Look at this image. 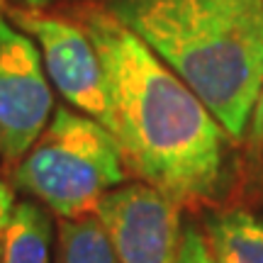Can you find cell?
<instances>
[{"label": "cell", "instance_id": "1", "mask_svg": "<svg viewBox=\"0 0 263 263\" xmlns=\"http://www.w3.org/2000/svg\"><path fill=\"white\" fill-rule=\"evenodd\" d=\"M81 25L103 61L112 132L124 163L176 202L212 197L222 176L224 129L178 76L105 8Z\"/></svg>", "mask_w": 263, "mask_h": 263}, {"label": "cell", "instance_id": "2", "mask_svg": "<svg viewBox=\"0 0 263 263\" xmlns=\"http://www.w3.org/2000/svg\"><path fill=\"white\" fill-rule=\"evenodd\" d=\"M202 100L229 137H244L263 90V0H105Z\"/></svg>", "mask_w": 263, "mask_h": 263}, {"label": "cell", "instance_id": "3", "mask_svg": "<svg viewBox=\"0 0 263 263\" xmlns=\"http://www.w3.org/2000/svg\"><path fill=\"white\" fill-rule=\"evenodd\" d=\"M122 146L112 132L76 107H57L32 149L10 168L12 185L59 219L95 215L110 190L124 185Z\"/></svg>", "mask_w": 263, "mask_h": 263}, {"label": "cell", "instance_id": "4", "mask_svg": "<svg viewBox=\"0 0 263 263\" xmlns=\"http://www.w3.org/2000/svg\"><path fill=\"white\" fill-rule=\"evenodd\" d=\"M8 17L37 42L44 71L59 95L78 112L90 115L110 129L112 107L103 61L83 25L49 15L42 8H12Z\"/></svg>", "mask_w": 263, "mask_h": 263}, {"label": "cell", "instance_id": "5", "mask_svg": "<svg viewBox=\"0 0 263 263\" xmlns=\"http://www.w3.org/2000/svg\"><path fill=\"white\" fill-rule=\"evenodd\" d=\"M49 83L37 42L0 15V161L10 168L51 120Z\"/></svg>", "mask_w": 263, "mask_h": 263}, {"label": "cell", "instance_id": "6", "mask_svg": "<svg viewBox=\"0 0 263 263\" xmlns=\"http://www.w3.org/2000/svg\"><path fill=\"white\" fill-rule=\"evenodd\" d=\"M117 263H178V202L149 183L110 190L95 210Z\"/></svg>", "mask_w": 263, "mask_h": 263}, {"label": "cell", "instance_id": "7", "mask_svg": "<svg viewBox=\"0 0 263 263\" xmlns=\"http://www.w3.org/2000/svg\"><path fill=\"white\" fill-rule=\"evenodd\" d=\"M205 239L215 263H263V219L246 210L207 217Z\"/></svg>", "mask_w": 263, "mask_h": 263}, {"label": "cell", "instance_id": "8", "mask_svg": "<svg viewBox=\"0 0 263 263\" xmlns=\"http://www.w3.org/2000/svg\"><path fill=\"white\" fill-rule=\"evenodd\" d=\"M54 222L44 207L34 200H20L5 234L0 263H51Z\"/></svg>", "mask_w": 263, "mask_h": 263}, {"label": "cell", "instance_id": "9", "mask_svg": "<svg viewBox=\"0 0 263 263\" xmlns=\"http://www.w3.org/2000/svg\"><path fill=\"white\" fill-rule=\"evenodd\" d=\"M61 263H117L110 236L98 215L59 222Z\"/></svg>", "mask_w": 263, "mask_h": 263}, {"label": "cell", "instance_id": "10", "mask_svg": "<svg viewBox=\"0 0 263 263\" xmlns=\"http://www.w3.org/2000/svg\"><path fill=\"white\" fill-rule=\"evenodd\" d=\"M178 263H215V258L210 254V246H207L205 232L197 229L195 224H188L180 232Z\"/></svg>", "mask_w": 263, "mask_h": 263}, {"label": "cell", "instance_id": "11", "mask_svg": "<svg viewBox=\"0 0 263 263\" xmlns=\"http://www.w3.org/2000/svg\"><path fill=\"white\" fill-rule=\"evenodd\" d=\"M12 207H15L12 188L0 176V258H3V246H5V234H8L10 217H12Z\"/></svg>", "mask_w": 263, "mask_h": 263}, {"label": "cell", "instance_id": "12", "mask_svg": "<svg viewBox=\"0 0 263 263\" xmlns=\"http://www.w3.org/2000/svg\"><path fill=\"white\" fill-rule=\"evenodd\" d=\"M251 139L254 141H263V90H261V98L256 103V110L251 115Z\"/></svg>", "mask_w": 263, "mask_h": 263}, {"label": "cell", "instance_id": "13", "mask_svg": "<svg viewBox=\"0 0 263 263\" xmlns=\"http://www.w3.org/2000/svg\"><path fill=\"white\" fill-rule=\"evenodd\" d=\"M25 8H47L49 3H54V0H20Z\"/></svg>", "mask_w": 263, "mask_h": 263}, {"label": "cell", "instance_id": "14", "mask_svg": "<svg viewBox=\"0 0 263 263\" xmlns=\"http://www.w3.org/2000/svg\"><path fill=\"white\" fill-rule=\"evenodd\" d=\"M57 263H61V256H57Z\"/></svg>", "mask_w": 263, "mask_h": 263}, {"label": "cell", "instance_id": "15", "mask_svg": "<svg viewBox=\"0 0 263 263\" xmlns=\"http://www.w3.org/2000/svg\"><path fill=\"white\" fill-rule=\"evenodd\" d=\"M3 3H5V0H0V10H3Z\"/></svg>", "mask_w": 263, "mask_h": 263}]
</instances>
